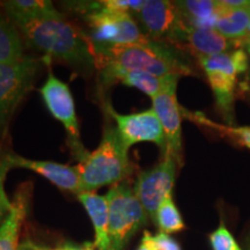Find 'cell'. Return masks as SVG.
<instances>
[{"label":"cell","mask_w":250,"mask_h":250,"mask_svg":"<svg viewBox=\"0 0 250 250\" xmlns=\"http://www.w3.org/2000/svg\"><path fill=\"white\" fill-rule=\"evenodd\" d=\"M95 66L140 71L156 77L189 76L191 68L175 51L161 42L147 44L103 46L93 43Z\"/></svg>","instance_id":"obj_1"},{"label":"cell","mask_w":250,"mask_h":250,"mask_svg":"<svg viewBox=\"0 0 250 250\" xmlns=\"http://www.w3.org/2000/svg\"><path fill=\"white\" fill-rule=\"evenodd\" d=\"M31 46L71 64L95 65L93 42L64 19L37 20L17 26Z\"/></svg>","instance_id":"obj_2"},{"label":"cell","mask_w":250,"mask_h":250,"mask_svg":"<svg viewBox=\"0 0 250 250\" xmlns=\"http://www.w3.org/2000/svg\"><path fill=\"white\" fill-rule=\"evenodd\" d=\"M127 152L117 127L105 124L99 147L77 165L81 192L124 182L133 173Z\"/></svg>","instance_id":"obj_3"},{"label":"cell","mask_w":250,"mask_h":250,"mask_svg":"<svg viewBox=\"0 0 250 250\" xmlns=\"http://www.w3.org/2000/svg\"><path fill=\"white\" fill-rule=\"evenodd\" d=\"M76 7L92 29V42L103 46L147 44L153 40L143 33L129 12L109 7L103 1L78 2Z\"/></svg>","instance_id":"obj_4"},{"label":"cell","mask_w":250,"mask_h":250,"mask_svg":"<svg viewBox=\"0 0 250 250\" xmlns=\"http://www.w3.org/2000/svg\"><path fill=\"white\" fill-rule=\"evenodd\" d=\"M109 206V250H124L131 239L148 221V214L127 182L111 186Z\"/></svg>","instance_id":"obj_5"},{"label":"cell","mask_w":250,"mask_h":250,"mask_svg":"<svg viewBox=\"0 0 250 250\" xmlns=\"http://www.w3.org/2000/svg\"><path fill=\"white\" fill-rule=\"evenodd\" d=\"M198 59L214 94L217 105L225 120L232 123L236 78L248 68V54L239 49Z\"/></svg>","instance_id":"obj_6"},{"label":"cell","mask_w":250,"mask_h":250,"mask_svg":"<svg viewBox=\"0 0 250 250\" xmlns=\"http://www.w3.org/2000/svg\"><path fill=\"white\" fill-rule=\"evenodd\" d=\"M40 92L50 114L64 125L67 136V143L73 158L78 161V164L83 161L89 154V152L87 151L81 142L76 104H74L73 95H72L68 86L59 80L52 72H49L48 79L44 85L41 87Z\"/></svg>","instance_id":"obj_7"},{"label":"cell","mask_w":250,"mask_h":250,"mask_svg":"<svg viewBox=\"0 0 250 250\" xmlns=\"http://www.w3.org/2000/svg\"><path fill=\"white\" fill-rule=\"evenodd\" d=\"M36 71L37 62L29 57L15 64H0V134L6 132L19 103L33 87Z\"/></svg>","instance_id":"obj_8"},{"label":"cell","mask_w":250,"mask_h":250,"mask_svg":"<svg viewBox=\"0 0 250 250\" xmlns=\"http://www.w3.org/2000/svg\"><path fill=\"white\" fill-rule=\"evenodd\" d=\"M134 17L142 24L143 33L155 42L168 40L182 43L189 27L175 1L168 0H146Z\"/></svg>","instance_id":"obj_9"},{"label":"cell","mask_w":250,"mask_h":250,"mask_svg":"<svg viewBox=\"0 0 250 250\" xmlns=\"http://www.w3.org/2000/svg\"><path fill=\"white\" fill-rule=\"evenodd\" d=\"M177 159L170 153H165L164 160L151 169L142 171L137 176L133 191L147 212L148 217L154 220L158 208L166 197L173 191L176 177Z\"/></svg>","instance_id":"obj_10"},{"label":"cell","mask_w":250,"mask_h":250,"mask_svg":"<svg viewBox=\"0 0 250 250\" xmlns=\"http://www.w3.org/2000/svg\"><path fill=\"white\" fill-rule=\"evenodd\" d=\"M108 116L116 122V127L121 134L125 147L129 149L134 144L149 142L154 143L166 152V138L162 125L153 109L134 112V114H118L107 105Z\"/></svg>","instance_id":"obj_11"},{"label":"cell","mask_w":250,"mask_h":250,"mask_svg":"<svg viewBox=\"0 0 250 250\" xmlns=\"http://www.w3.org/2000/svg\"><path fill=\"white\" fill-rule=\"evenodd\" d=\"M176 88L166 90L152 99V109L155 111L164 129L166 138L165 153L173 154L181 164V160H182L181 117L182 115H181V107L177 102Z\"/></svg>","instance_id":"obj_12"},{"label":"cell","mask_w":250,"mask_h":250,"mask_svg":"<svg viewBox=\"0 0 250 250\" xmlns=\"http://www.w3.org/2000/svg\"><path fill=\"white\" fill-rule=\"evenodd\" d=\"M101 81L104 85L121 83L123 85L142 90L151 99L170 88H176L180 76L156 77L140 71H129L120 67L100 68Z\"/></svg>","instance_id":"obj_13"},{"label":"cell","mask_w":250,"mask_h":250,"mask_svg":"<svg viewBox=\"0 0 250 250\" xmlns=\"http://www.w3.org/2000/svg\"><path fill=\"white\" fill-rule=\"evenodd\" d=\"M8 160L12 168H24L35 171L44 179L50 181L59 189L66 190L79 195L80 190V175L77 166L62 165L52 161L31 160L23 158L15 153L8 152Z\"/></svg>","instance_id":"obj_14"},{"label":"cell","mask_w":250,"mask_h":250,"mask_svg":"<svg viewBox=\"0 0 250 250\" xmlns=\"http://www.w3.org/2000/svg\"><path fill=\"white\" fill-rule=\"evenodd\" d=\"M31 190L30 183L23 184L18 190L12 202L11 212L0 225V250H18L21 226L29 208Z\"/></svg>","instance_id":"obj_15"},{"label":"cell","mask_w":250,"mask_h":250,"mask_svg":"<svg viewBox=\"0 0 250 250\" xmlns=\"http://www.w3.org/2000/svg\"><path fill=\"white\" fill-rule=\"evenodd\" d=\"M5 14L15 26L48 19H64L49 0H8L1 2Z\"/></svg>","instance_id":"obj_16"},{"label":"cell","mask_w":250,"mask_h":250,"mask_svg":"<svg viewBox=\"0 0 250 250\" xmlns=\"http://www.w3.org/2000/svg\"><path fill=\"white\" fill-rule=\"evenodd\" d=\"M78 199L92 220L95 233L93 243L96 250H109V206L105 196L96 192H81Z\"/></svg>","instance_id":"obj_17"},{"label":"cell","mask_w":250,"mask_h":250,"mask_svg":"<svg viewBox=\"0 0 250 250\" xmlns=\"http://www.w3.org/2000/svg\"><path fill=\"white\" fill-rule=\"evenodd\" d=\"M182 43H186L197 58L228 52L232 46V43L220 35L214 28H196L191 26L188 27Z\"/></svg>","instance_id":"obj_18"},{"label":"cell","mask_w":250,"mask_h":250,"mask_svg":"<svg viewBox=\"0 0 250 250\" xmlns=\"http://www.w3.org/2000/svg\"><path fill=\"white\" fill-rule=\"evenodd\" d=\"M175 4L186 22L196 28H214L223 11L220 0H184Z\"/></svg>","instance_id":"obj_19"},{"label":"cell","mask_w":250,"mask_h":250,"mask_svg":"<svg viewBox=\"0 0 250 250\" xmlns=\"http://www.w3.org/2000/svg\"><path fill=\"white\" fill-rule=\"evenodd\" d=\"M24 58L20 30L7 15L0 12V64H15Z\"/></svg>","instance_id":"obj_20"},{"label":"cell","mask_w":250,"mask_h":250,"mask_svg":"<svg viewBox=\"0 0 250 250\" xmlns=\"http://www.w3.org/2000/svg\"><path fill=\"white\" fill-rule=\"evenodd\" d=\"M249 27L250 5L237 9H228L223 6V11L219 14L214 29L225 39L234 42L246 39L248 36Z\"/></svg>","instance_id":"obj_21"},{"label":"cell","mask_w":250,"mask_h":250,"mask_svg":"<svg viewBox=\"0 0 250 250\" xmlns=\"http://www.w3.org/2000/svg\"><path fill=\"white\" fill-rule=\"evenodd\" d=\"M154 223L158 225L161 233L173 234L183 230L186 228L184 221L179 208L173 201V196H168L164 199L155 213Z\"/></svg>","instance_id":"obj_22"},{"label":"cell","mask_w":250,"mask_h":250,"mask_svg":"<svg viewBox=\"0 0 250 250\" xmlns=\"http://www.w3.org/2000/svg\"><path fill=\"white\" fill-rule=\"evenodd\" d=\"M13 169L8 160V152L0 153V225L4 223L12 210V201H9L5 191V181L8 171Z\"/></svg>","instance_id":"obj_23"},{"label":"cell","mask_w":250,"mask_h":250,"mask_svg":"<svg viewBox=\"0 0 250 250\" xmlns=\"http://www.w3.org/2000/svg\"><path fill=\"white\" fill-rule=\"evenodd\" d=\"M208 241L212 250H243L223 220H220L217 229L210 234Z\"/></svg>","instance_id":"obj_24"},{"label":"cell","mask_w":250,"mask_h":250,"mask_svg":"<svg viewBox=\"0 0 250 250\" xmlns=\"http://www.w3.org/2000/svg\"><path fill=\"white\" fill-rule=\"evenodd\" d=\"M205 121L206 124L211 125L212 127L224 132L227 136H229L230 138L235 140L236 143H239L240 145L246 146V147L250 148V127L249 126H223V125L211 123V122Z\"/></svg>","instance_id":"obj_25"},{"label":"cell","mask_w":250,"mask_h":250,"mask_svg":"<svg viewBox=\"0 0 250 250\" xmlns=\"http://www.w3.org/2000/svg\"><path fill=\"white\" fill-rule=\"evenodd\" d=\"M137 250H166V249L160 245V243L156 241L155 235H153V234L149 233L148 230H145V232H144L142 241H140Z\"/></svg>","instance_id":"obj_26"},{"label":"cell","mask_w":250,"mask_h":250,"mask_svg":"<svg viewBox=\"0 0 250 250\" xmlns=\"http://www.w3.org/2000/svg\"><path fill=\"white\" fill-rule=\"evenodd\" d=\"M220 1L224 7L228 9H237L250 5V1L248 0H220Z\"/></svg>","instance_id":"obj_27"},{"label":"cell","mask_w":250,"mask_h":250,"mask_svg":"<svg viewBox=\"0 0 250 250\" xmlns=\"http://www.w3.org/2000/svg\"><path fill=\"white\" fill-rule=\"evenodd\" d=\"M59 250H96L94 243H83V245H73V243H66V245L59 247Z\"/></svg>","instance_id":"obj_28"},{"label":"cell","mask_w":250,"mask_h":250,"mask_svg":"<svg viewBox=\"0 0 250 250\" xmlns=\"http://www.w3.org/2000/svg\"><path fill=\"white\" fill-rule=\"evenodd\" d=\"M18 250H59V249L58 248L57 249L44 248V247H41L39 245H36V243L30 241V240H27V241H24L19 245Z\"/></svg>","instance_id":"obj_29"},{"label":"cell","mask_w":250,"mask_h":250,"mask_svg":"<svg viewBox=\"0 0 250 250\" xmlns=\"http://www.w3.org/2000/svg\"><path fill=\"white\" fill-rule=\"evenodd\" d=\"M243 41V45L246 46V50H247V52H248V55L250 56V36H247L246 39H243L242 40Z\"/></svg>","instance_id":"obj_30"},{"label":"cell","mask_w":250,"mask_h":250,"mask_svg":"<svg viewBox=\"0 0 250 250\" xmlns=\"http://www.w3.org/2000/svg\"><path fill=\"white\" fill-rule=\"evenodd\" d=\"M249 248H250V240H249Z\"/></svg>","instance_id":"obj_31"}]
</instances>
